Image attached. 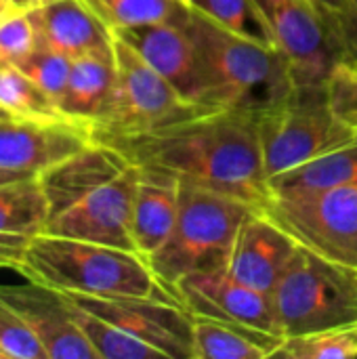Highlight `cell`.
<instances>
[{"label": "cell", "mask_w": 357, "mask_h": 359, "mask_svg": "<svg viewBox=\"0 0 357 359\" xmlns=\"http://www.w3.org/2000/svg\"><path fill=\"white\" fill-rule=\"evenodd\" d=\"M84 4L112 34L135 25L177 21L185 8L183 0H84Z\"/></svg>", "instance_id": "25"}, {"label": "cell", "mask_w": 357, "mask_h": 359, "mask_svg": "<svg viewBox=\"0 0 357 359\" xmlns=\"http://www.w3.org/2000/svg\"><path fill=\"white\" fill-rule=\"evenodd\" d=\"M25 179H34V175H23V172H11V170H0V185L8 183H19Z\"/></svg>", "instance_id": "33"}, {"label": "cell", "mask_w": 357, "mask_h": 359, "mask_svg": "<svg viewBox=\"0 0 357 359\" xmlns=\"http://www.w3.org/2000/svg\"><path fill=\"white\" fill-rule=\"evenodd\" d=\"M347 65H351V67L356 69V74H357V61H356V63H347Z\"/></svg>", "instance_id": "38"}, {"label": "cell", "mask_w": 357, "mask_h": 359, "mask_svg": "<svg viewBox=\"0 0 357 359\" xmlns=\"http://www.w3.org/2000/svg\"><path fill=\"white\" fill-rule=\"evenodd\" d=\"M72 316L90 347L95 349L97 359H154L164 358L156 347L143 343L141 339L128 334L126 330L114 326L112 322L82 309L72 299Z\"/></svg>", "instance_id": "24"}, {"label": "cell", "mask_w": 357, "mask_h": 359, "mask_svg": "<svg viewBox=\"0 0 357 359\" xmlns=\"http://www.w3.org/2000/svg\"><path fill=\"white\" fill-rule=\"evenodd\" d=\"M0 267H2V265H0Z\"/></svg>", "instance_id": "41"}, {"label": "cell", "mask_w": 357, "mask_h": 359, "mask_svg": "<svg viewBox=\"0 0 357 359\" xmlns=\"http://www.w3.org/2000/svg\"><path fill=\"white\" fill-rule=\"evenodd\" d=\"M339 29L343 42V63L357 61V0H347L339 15Z\"/></svg>", "instance_id": "32"}, {"label": "cell", "mask_w": 357, "mask_h": 359, "mask_svg": "<svg viewBox=\"0 0 357 359\" xmlns=\"http://www.w3.org/2000/svg\"><path fill=\"white\" fill-rule=\"evenodd\" d=\"M252 212L257 208L238 198L181 181L177 221L164 244L147 257L151 271L173 294L185 276L227 267L236 236Z\"/></svg>", "instance_id": "4"}, {"label": "cell", "mask_w": 357, "mask_h": 359, "mask_svg": "<svg viewBox=\"0 0 357 359\" xmlns=\"http://www.w3.org/2000/svg\"><path fill=\"white\" fill-rule=\"evenodd\" d=\"M48 223V206L38 177L0 185V265L17 269L25 246Z\"/></svg>", "instance_id": "20"}, {"label": "cell", "mask_w": 357, "mask_h": 359, "mask_svg": "<svg viewBox=\"0 0 357 359\" xmlns=\"http://www.w3.org/2000/svg\"><path fill=\"white\" fill-rule=\"evenodd\" d=\"M311 2H316L318 6H322V8H326V11L335 13V15H341L347 0H311Z\"/></svg>", "instance_id": "34"}, {"label": "cell", "mask_w": 357, "mask_h": 359, "mask_svg": "<svg viewBox=\"0 0 357 359\" xmlns=\"http://www.w3.org/2000/svg\"><path fill=\"white\" fill-rule=\"evenodd\" d=\"M137 179L139 166L130 164L120 175L88 189L72 206L50 217L44 233L135 250L130 219Z\"/></svg>", "instance_id": "11"}, {"label": "cell", "mask_w": 357, "mask_h": 359, "mask_svg": "<svg viewBox=\"0 0 357 359\" xmlns=\"http://www.w3.org/2000/svg\"><path fill=\"white\" fill-rule=\"evenodd\" d=\"M11 8H15L11 0H0V15H4V13H8Z\"/></svg>", "instance_id": "36"}, {"label": "cell", "mask_w": 357, "mask_h": 359, "mask_svg": "<svg viewBox=\"0 0 357 359\" xmlns=\"http://www.w3.org/2000/svg\"><path fill=\"white\" fill-rule=\"evenodd\" d=\"M181 200V179L149 166H139V179L133 200L130 233L135 250L151 257L168 238Z\"/></svg>", "instance_id": "19"}, {"label": "cell", "mask_w": 357, "mask_h": 359, "mask_svg": "<svg viewBox=\"0 0 357 359\" xmlns=\"http://www.w3.org/2000/svg\"><path fill=\"white\" fill-rule=\"evenodd\" d=\"M114 36L128 44L185 101L206 107L194 42L177 21L124 27Z\"/></svg>", "instance_id": "15"}, {"label": "cell", "mask_w": 357, "mask_h": 359, "mask_svg": "<svg viewBox=\"0 0 357 359\" xmlns=\"http://www.w3.org/2000/svg\"><path fill=\"white\" fill-rule=\"evenodd\" d=\"M65 294L82 309L156 347L164 359H194V320L181 303L151 297Z\"/></svg>", "instance_id": "10"}, {"label": "cell", "mask_w": 357, "mask_h": 359, "mask_svg": "<svg viewBox=\"0 0 357 359\" xmlns=\"http://www.w3.org/2000/svg\"><path fill=\"white\" fill-rule=\"evenodd\" d=\"M297 248L299 242L282 225L257 210L242 223L225 269L238 282L271 294Z\"/></svg>", "instance_id": "16"}, {"label": "cell", "mask_w": 357, "mask_h": 359, "mask_svg": "<svg viewBox=\"0 0 357 359\" xmlns=\"http://www.w3.org/2000/svg\"><path fill=\"white\" fill-rule=\"evenodd\" d=\"M38 46L53 48L69 59L114 48V34L84 4V0H50L29 8Z\"/></svg>", "instance_id": "17"}, {"label": "cell", "mask_w": 357, "mask_h": 359, "mask_svg": "<svg viewBox=\"0 0 357 359\" xmlns=\"http://www.w3.org/2000/svg\"><path fill=\"white\" fill-rule=\"evenodd\" d=\"M72 61L74 59H69L53 48L38 46L29 57L19 61L15 67L21 74H25L40 90H44L59 107V101L65 93L67 78L72 72Z\"/></svg>", "instance_id": "29"}, {"label": "cell", "mask_w": 357, "mask_h": 359, "mask_svg": "<svg viewBox=\"0 0 357 359\" xmlns=\"http://www.w3.org/2000/svg\"><path fill=\"white\" fill-rule=\"evenodd\" d=\"M271 194L328 189V187H357V135L349 143L314 158L292 170L269 179Z\"/></svg>", "instance_id": "23"}, {"label": "cell", "mask_w": 357, "mask_h": 359, "mask_svg": "<svg viewBox=\"0 0 357 359\" xmlns=\"http://www.w3.org/2000/svg\"><path fill=\"white\" fill-rule=\"evenodd\" d=\"M15 8H21V11H29V8H36V6H42L50 0H11Z\"/></svg>", "instance_id": "35"}, {"label": "cell", "mask_w": 357, "mask_h": 359, "mask_svg": "<svg viewBox=\"0 0 357 359\" xmlns=\"http://www.w3.org/2000/svg\"><path fill=\"white\" fill-rule=\"evenodd\" d=\"M263 212L307 250L357 269V187L271 194Z\"/></svg>", "instance_id": "8"}, {"label": "cell", "mask_w": 357, "mask_h": 359, "mask_svg": "<svg viewBox=\"0 0 357 359\" xmlns=\"http://www.w3.org/2000/svg\"><path fill=\"white\" fill-rule=\"evenodd\" d=\"M0 359H4V355H2V351H0Z\"/></svg>", "instance_id": "39"}, {"label": "cell", "mask_w": 357, "mask_h": 359, "mask_svg": "<svg viewBox=\"0 0 357 359\" xmlns=\"http://www.w3.org/2000/svg\"><path fill=\"white\" fill-rule=\"evenodd\" d=\"M99 143L112 145L135 166L166 170L257 210H263L271 198L252 114L208 109L156 130Z\"/></svg>", "instance_id": "1"}, {"label": "cell", "mask_w": 357, "mask_h": 359, "mask_svg": "<svg viewBox=\"0 0 357 359\" xmlns=\"http://www.w3.org/2000/svg\"><path fill=\"white\" fill-rule=\"evenodd\" d=\"M17 271L32 282L72 294L177 301L145 257L107 244L40 233L25 246Z\"/></svg>", "instance_id": "3"}, {"label": "cell", "mask_w": 357, "mask_h": 359, "mask_svg": "<svg viewBox=\"0 0 357 359\" xmlns=\"http://www.w3.org/2000/svg\"><path fill=\"white\" fill-rule=\"evenodd\" d=\"M130 164L133 162H128L112 145L90 141L86 147L46 168L38 175V181L46 198L48 219L72 206L88 189L120 175Z\"/></svg>", "instance_id": "18"}, {"label": "cell", "mask_w": 357, "mask_h": 359, "mask_svg": "<svg viewBox=\"0 0 357 359\" xmlns=\"http://www.w3.org/2000/svg\"><path fill=\"white\" fill-rule=\"evenodd\" d=\"M269 297L284 339L357 326V269L301 244Z\"/></svg>", "instance_id": "5"}, {"label": "cell", "mask_w": 357, "mask_h": 359, "mask_svg": "<svg viewBox=\"0 0 357 359\" xmlns=\"http://www.w3.org/2000/svg\"><path fill=\"white\" fill-rule=\"evenodd\" d=\"M0 107L15 118H63L57 103L13 65L0 67Z\"/></svg>", "instance_id": "27"}, {"label": "cell", "mask_w": 357, "mask_h": 359, "mask_svg": "<svg viewBox=\"0 0 357 359\" xmlns=\"http://www.w3.org/2000/svg\"><path fill=\"white\" fill-rule=\"evenodd\" d=\"M38 48V34L29 11L11 8L0 15V67L17 65Z\"/></svg>", "instance_id": "30"}, {"label": "cell", "mask_w": 357, "mask_h": 359, "mask_svg": "<svg viewBox=\"0 0 357 359\" xmlns=\"http://www.w3.org/2000/svg\"><path fill=\"white\" fill-rule=\"evenodd\" d=\"M0 299L19 313L48 359H97L95 349L74 322L65 292L27 280V284L19 286H0Z\"/></svg>", "instance_id": "13"}, {"label": "cell", "mask_w": 357, "mask_h": 359, "mask_svg": "<svg viewBox=\"0 0 357 359\" xmlns=\"http://www.w3.org/2000/svg\"><path fill=\"white\" fill-rule=\"evenodd\" d=\"M114 55L116 80L101 116L90 126L93 141L156 130L208 111V107L185 101L154 67L116 36Z\"/></svg>", "instance_id": "7"}, {"label": "cell", "mask_w": 357, "mask_h": 359, "mask_svg": "<svg viewBox=\"0 0 357 359\" xmlns=\"http://www.w3.org/2000/svg\"><path fill=\"white\" fill-rule=\"evenodd\" d=\"M6 116H8V114H6V111H4V109L0 107V118H6Z\"/></svg>", "instance_id": "37"}, {"label": "cell", "mask_w": 357, "mask_h": 359, "mask_svg": "<svg viewBox=\"0 0 357 359\" xmlns=\"http://www.w3.org/2000/svg\"><path fill=\"white\" fill-rule=\"evenodd\" d=\"M0 351L4 359H48L46 351L19 318V313L0 299Z\"/></svg>", "instance_id": "31"}, {"label": "cell", "mask_w": 357, "mask_h": 359, "mask_svg": "<svg viewBox=\"0 0 357 359\" xmlns=\"http://www.w3.org/2000/svg\"><path fill=\"white\" fill-rule=\"evenodd\" d=\"M116 80V55L112 50L84 55L72 61L59 111L65 120L90 130L101 116Z\"/></svg>", "instance_id": "21"}, {"label": "cell", "mask_w": 357, "mask_h": 359, "mask_svg": "<svg viewBox=\"0 0 357 359\" xmlns=\"http://www.w3.org/2000/svg\"><path fill=\"white\" fill-rule=\"evenodd\" d=\"M173 294L191 316L244 324L282 337L271 297L238 282L225 267L185 276Z\"/></svg>", "instance_id": "12"}, {"label": "cell", "mask_w": 357, "mask_h": 359, "mask_svg": "<svg viewBox=\"0 0 357 359\" xmlns=\"http://www.w3.org/2000/svg\"><path fill=\"white\" fill-rule=\"evenodd\" d=\"M183 2H187V0H183Z\"/></svg>", "instance_id": "40"}, {"label": "cell", "mask_w": 357, "mask_h": 359, "mask_svg": "<svg viewBox=\"0 0 357 359\" xmlns=\"http://www.w3.org/2000/svg\"><path fill=\"white\" fill-rule=\"evenodd\" d=\"M295 86L326 84L343 63L339 15L311 0H255Z\"/></svg>", "instance_id": "9"}, {"label": "cell", "mask_w": 357, "mask_h": 359, "mask_svg": "<svg viewBox=\"0 0 357 359\" xmlns=\"http://www.w3.org/2000/svg\"><path fill=\"white\" fill-rule=\"evenodd\" d=\"M90 141L88 128L65 118L36 120L6 116L0 118V170L38 177Z\"/></svg>", "instance_id": "14"}, {"label": "cell", "mask_w": 357, "mask_h": 359, "mask_svg": "<svg viewBox=\"0 0 357 359\" xmlns=\"http://www.w3.org/2000/svg\"><path fill=\"white\" fill-rule=\"evenodd\" d=\"M274 358L284 359H356L357 326L322 330L305 337H290L276 349Z\"/></svg>", "instance_id": "28"}, {"label": "cell", "mask_w": 357, "mask_h": 359, "mask_svg": "<svg viewBox=\"0 0 357 359\" xmlns=\"http://www.w3.org/2000/svg\"><path fill=\"white\" fill-rule=\"evenodd\" d=\"M177 23L194 42L206 107L257 116L292 90L288 61L278 48L223 29L187 2Z\"/></svg>", "instance_id": "2"}, {"label": "cell", "mask_w": 357, "mask_h": 359, "mask_svg": "<svg viewBox=\"0 0 357 359\" xmlns=\"http://www.w3.org/2000/svg\"><path fill=\"white\" fill-rule=\"evenodd\" d=\"M187 4L236 36L274 46L267 23L255 0H187Z\"/></svg>", "instance_id": "26"}, {"label": "cell", "mask_w": 357, "mask_h": 359, "mask_svg": "<svg viewBox=\"0 0 357 359\" xmlns=\"http://www.w3.org/2000/svg\"><path fill=\"white\" fill-rule=\"evenodd\" d=\"M255 120L267 179L320 158L357 135L335 114L326 84L292 86L282 101L257 114Z\"/></svg>", "instance_id": "6"}, {"label": "cell", "mask_w": 357, "mask_h": 359, "mask_svg": "<svg viewBox=\"0 0 357 359\" xmlns=\"http://www.w3.org/2000/svg\"><path fill=\"white\" fill-rule=\"evenodd\" d=\"M194 359H269L284 337L269 334L244 324L191 316Z\"/></svg>", "instance_id": "22"}]
</instances>
